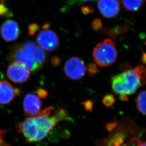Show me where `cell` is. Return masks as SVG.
I'll return each instance as SVG.
<instances>
[{
	"label": "cell",
	"instance_id": "17",
	"mask_svg": "<svg viewBox=\"0 0 146 146\" xmlns=\"http://www.w3.org/2000/svg\"><path fill=\"white\" fill-rule=\"evenodd\" d=\"M87 70L88 71V73L90 75L92 76H94L97 74L98 72H99L98 67L96 64H90L88 65L87 67Z\"/></svg>",
	"mask_w": 146,
	"mask_h": 146
},
{
	"label": "cell",
	"instance_id": "28",
	"mask_svg": "<svg viewBox=\"0 0 146 146\" xmlns=\"http://www.w3.org/2000/svg\"><path fill=\"white\" fill-rule=\"evenodd\" d=\"M76 1H94V0H76Z\"/></svg>",
	"mask_w": 146,
	"mask_h": 146
},
{
	"label": "cell",
	"instance_id": "15",
	"mask_svg": "<svg viewBox=\"0 0 146 146\" xmlns=\"http://www.w3.org/2000/svg\"><path fill=\"white\" fill-rule=\"evenodd\" d=\"M12 13L3 3H0V17H10L12 16Z\"/></svg>",
	"mask_w": 146,
	"mask_h": 146
},
{
	"label": "cell",
	"instance_id": "14",
	"mask_svg": "<svg viewBox=\"0 0 146 146\" xmlns=\"http://www.w3.org/2000/svg\"><path fill=\"white\" fill-rule=\"evenodd\" d=\"M146 91H141L137 97L136 105L138 110L141 113L146 114Z\"/></svg>",
	"mask_w": 146,
	"mask_h": 146
},
{
	"label": "cell",
	"instance_id": "10",
	"mask_svg": "<svg viewBox=\"0 0 146 146\" xmlns=\"http://www.w3.org/2000/svg\"><path fill=\"white\" fill-rule=\"evenodd\" d=\"M19 94V90L14 88L9 82L6 80L0 81V105L10 103Z\"/></svg>",
	"mask_w": 146,
	"mask_h": 146
},
{
	"label": "cell",
	"instance_id": "11",
	"mask_svg": "<svg viewBox=\"0 0 146 146\" xmlns=\"http://www.w3.org/2000/svg\"><path fill=\"white\" fill-rule=\"evenodd\" d=\"M20 33L19 26L15 21L7 20L1 28V34L6 41H14L18 38Z\"/></svg>",
	"mask_w": 146,
	"mask_h": 146
},
{
	"label": "cell",
	"instance_id": "25",
	"mask_svg": "<svg viewBox=\"0 0 146 146\" xmlns=\"http://www.w3.org/2000/svg\"><path fill=\"white\" fill-rule=\"evenodd\" d=\"M136 146H146V143L141 142V141L137 139V141Z\"/></svg>",
	"mask_w": 146,
	"mask_h": 146
},
{
	"label": "cell",
	"instance_id": "7",
	"mask_svg": "<svg viewBox=\"0 0 146 146\" xmlns=\"http://www.w3.org/2000/svg\"><path fill=\"white\" fill-rule=\"evenodd\" d=\"M36 41L40 47L48 52H53L59 48L60 40L56 34L52 31L46 29L39 34Z\"/></svg>",
	"mask_w": 146,
	"mask_h": 146
},
{
	"label": "cell",
	"instance_id": "3",
	"mask_svg": "<svg viewBox=\"0 0 146 146\" xmlns=\"http://www.w3.org/2000/svg\"><path fill=\"white\" fill-rule=\"evenodd\" d=\"M111 82L113 91L120 95L121 98H128V96L134 94L139 87L145 84V78L133 69L113 76Z\"/></svg>",
	"mask_w": 146,
	"mask_h": 146
},
{
	"label": "cell",
	"instance_id": "6",
	"mask_svg": "<svg viewBox=\"0 0 146 146\" xmlns=\"http://www.w3.org/2000/svg\"><path fill=\"white\" fill-rule=\"evenodd\" d=\"M6 73L8 78L15 83L25 82L31 76V72L27 68L16 62H13L9 65Z\"/></svg>",
	"mask_w": 146,
	"mask_h": 146
},
{
	"label": "cell",
	"instance_id": "26",
	"mask_svg": "<svg viewBox=\"0 0 146 146\" xmlns=\"http://www.w3.org/2000/svg\"><path fill=\"white\" fill-rule=\"evenodd\" d=\"M142 62L145 64H146V53L145 52H143L142 57Z\"/></svg>",
	"mask_w": 146,
	"mask_h": 146
},
{
	"label": "cell",
	"instance_id": "22",
	"mask_svg": "<svg viewBox=\"0 0 146 146\" xmlns=\"http://www.w3.org/2000/svg\"><path fill=\"white\" fill-rule=\"evenodd\" d=\"M51 62L52 65L54 67H57L61 64V60L57 56L52 57L51 58Z\"/></svg>",
	"mask_w": 146,
	"mask_h": 146
},
{
	"label": "cell",
	"instance_id": "23",
	"mask_svg": "<svg viewBox=\"0 0 146 146\" xmlns=\"http://www.w3.org/2000/svg\"><path fill=\"white\" fill-rule=\"evenodd\" d=\"M93 104L91 101H87L85 102V103L84 104V106L85 107L86 109L87 110H91L92 108Z\"/></svg>",
	"mask_w": 146,
	"mask_h": 146
},
{
	"label": "cell",
	"instance_id": "8",
	"mask_svg": "<svg viewBox=\"0 0 146 146\" xmlns=\"http://www.w3.org/2000/svg\"><path fill=\"white\" fill-rule=\"evenodd\" d=\"M25 113L30 117L39 114L42 108V102L37 96L29 93L25 96L23 103Z\"/></svg>",
	"mask_w": 146,
	"mask_h": 146
},
{
	"label": "cell",
	"instance_id": "20",
	"mask_svg": "<svg viewBox=\"0 0 146 146\" xmlns=\"http://www.w3.org/2000/svg\"><path fill=\"white\" fill-rule=\"evenodd\" d=\"M81 11L84 15H88L94 13V9L90 5L83 6L81 8Z\"/></svg>",
	"mask_w": 146,
	"mask_h": 146
},
{
	"label": "cell",
	"instance_id": "18",
	"mask_svg": "<svg viewBox=\"0 0 146 146\" xmlns=\"http://www.w3.org/2000/svg\"><path fill=\"white\" fill-rule=\"evenodd\" d=\"M91 27L95 31H98L100 30L102 27V21L99 19H94L91 24Z\"/></svg>",
	"mask_w": 146,
	"mask_h": 146
},
{
	"label": "cell",
	"instance_id": "9",
	"mask_svg": "<svg viewBox=\"0 0 146 146\" xmlns=\"http://www.w3.org/2000/svg\"><path fill=\"white\" fill-rule=\"evenodd\" d=\"M98 7L101 14L105 18H113L120 13V3L118 0H98Z\"/></svg>",
	"mask_w": 146,
	"mask_h": 146
},
{
	"label": "cell",
	"instance_id": "21",
	"mask_svg": "<svg viewBox=\"0 0 146 146\" xmlns=\"http://www.w3.org/2000/svg\"><path fill=\"white\" fill-rule=\"evenodd\" d=\"M37 92V96L40 98H45L47 97L48 95V93L46 90L43 89V88H39L36 91Z\"/></svg>",
	"mask_w": 146,
	"mask_h": 146
},
{
	"label": "cell",
	"instance_id": "4",
	"mask_svg": "<svg viewBox=\"0 0 146 146\" xmlns=\"http://www.w3.org/2000/svg\"><path fill=\"white\" fill-rule=\"evenodd\" d=\"M118 52L112 39L106 38L94 48L93 56L96 64L101 67L110 66L115 62Z\"/></svg>",
	"mask_w": 146,
	"mask_h": 146
},
{
	"label": "cell",
	"instance_id": "16",
	"mask_svg": "<svg viewBox=\"0 0 146 146\" xmlns=\"http://www.w3.org/2000/svg\"><path fill=\"white\" fill-rule=\"evenodd\" d=\"M115 102L114 97L110 94L106 95L103 100V102L105 106L107 108H109L113 105Z\"/></svg>",
	"mask_w": 146,
	"mask_h": 146
},
{
	"label": "cell",
	"instance_id": "27",
	"mask_svg": "<svg viewBox=\"0 0 146 146\" xmlns=\"http://www.w3.org/2000/svg\"><path fill=\"white\" fill-rule=\"evenodd\" d=\"M50 27V24L48 23H46L44 24V25H43V28L44 30H46L48 29Z\"/></svg>",
	"mask_w": 146,
	"mask_h": 146
},
{
	"label": "cell",
	"instance_id": "24",
	"mask_svg": "<svg viewBox=\"0 0 146 146\" xmlns=\"http://www.w3.org/2000/svg\"><path fill=\"white\" fill-rule=\"evenodd\" d=\"M137 141V139H132V141L130 143L125 144L122 146H136Z\"/></svg>",
	"mask_w": 146,
	"mask_h": 146
},
{
	"label": "cell",
	"instance_id": "13",
	"mask_svg": "<svg viewBox=\"0 0 146 146\" xmlns=\"http://www.w3.org/2000/svg\"><path fill=\"white\" fill-rule=\"evenodd\" d=\"M131 28L127 26H122L117 27L113 29L110 28H104L102 31L103 33L107 35L108 36L115 38L118 35L125 33Z\"/></svg>",
	"mask_w": 146,
	"mask_h": 146
},
{
	"label": "cell",
	"instance_id": "5",
	"mask_svg": "<svg viewBox=\"0 0 146 146\" xmlns=\"http://www.w3.org/2000/svg\"><path fill=\"white\" fill-rule=\"evenodd\" d=\"M87 68L83 60L73 57L68 60L64 65V71L66 76L73 80H79L85 75Z\"/></svg>",
	"mask_w": 146,
	"mask_h": 146
},
{
	"label": "cell",
	"instance_id": "1",
	"mask_svg": "<svg viewBox=\"0 0 146 146\" xmlns=\"http://www.w3.org/2000/svg\"><path fill=\"white\" fill-rule=\"evenodd\" d=\"M52 108H47L37 115L25 118L18 124V132L21 134L27 142H37L46 138L57 123L67 117V112L63 108L55 111L50 116Z\"/></svg>",
	"mask_w": 146,
	"mask_h": 146
},
{
	"label": "cell",
	"instance_id": "12",
	"mask_svg": "<svg viewBox=\"0 0 146 146\" xmlns=\"http://www.w3.org/2000/svg\"><path fill=\"white\" fill-rule=\"evenodd\" d=\"M145 0H121L125 10L128 11H136L143 6Z\"/></svg>",
	"mask_w": 146,
	"mask_h": 146
},
{
	"label": "cell",
	"instance_id": "19",
	"mask_svg": "<svg viewBox=\"0 0 146 146\" xmlns=\"http://www.w3.org/2000/svg\"><path fill=\"white\" fill-rule=\"evenodd\" d=\"M39 30V28L38 26L36 23L31 24L28 27L29 35V36H33Z\"/></svg>",
	"mask_w": 146,
	"mask_h": 146
},
{
	"label": "cell",
	"instance_id": "2",
	"mask_svg": "<svg viewBox=\"0 0 146 146\" xmlns=\"http://www.w3.org/2000/svg\"><path fill=\"white\" fill-rule=\"evenodd\" d=\"M11 62H20L31 72H37L46 61L44 51L32 41L17 44L11 49L8 55Z\"/></svg>",
	"mask_w": 146,
	"mask_h": 146
}]
</instances>
